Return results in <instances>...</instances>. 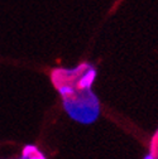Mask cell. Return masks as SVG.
<instances>
[{
    "label": "cell",
    "instance_id": "cell-2",
    "mask_svg": "<svg viewBox=\"0 0 158 159\" xmlns=\"http://www.w3.org/2000/svg\"><path fill=\"white\" fill-rule=\"evenodd\" d=\"M58 90H60V93H61L65 98H68V97H71V96L75 93L73 89H72L70 85H62Z\"/></svg>",
    "mask_w": 158,
    "mask_h": 159
},
{
    "label": "cell",
    "instance_id": "cell-5",
    "mask_svg": "<svg viewBox=\"0 0 158 159\" xmlns=\"http://www.w3.org/2000/svg\"><path fill=\"white\" fill-rule=\"evenodd\" d=\"M143 159H156V157H154L153 154H148V155H146Z\"/></svg>",
    "mask_w": 158,
    "mask_h": 159
},
{
    "label": "cell",
    "instance_id": "cell-1",
    "mask_svg": "<svg viewBox=\"0 0 158 159\" xmlns=\"http://www.w3.org/2000/svg\"><path fill=\"white\" fill-rule=\"evenodd\" d=\"M95 76H96V72L95 70H89L80 80V82H78V87H80L81 90H89L94 82V80H95Z\"/></svg>",
    "mask_w": 158,
    "mask_h": 159
},
{
    "label": "cell",
    "instance_id": "cell-3",
    "mask_svg": "<svg viewBox=\"0 0 158 159\" xmlns=\"http://www.w3.org/2000/svg\"><path fill=\"white\" fill-rule=\"evenodd\" d=\"M35 152H38L37 150V148H34V147H26L24 149H23V155H22V159H28L29 157H32Z\"/></svg>",
    "mask_w": 158,
    "mask_h": 159
},
{
    "label": "cell",
    "instance_id": "cell-4",
    "mask_svg": "<svg viewBox=\"0 0 158 159\" xmlns=\"http://www.w3.org/2000/svg\"><path fill=\"white\" fill-rule=\"evenodd\" d=\"M28 159H46V158H44V155H43V154H41L39 152H35V153H34L32 157H29Z\"/></svg>",
    "mask_w": 158,
    "mask_h": 159
}]
</instances>
